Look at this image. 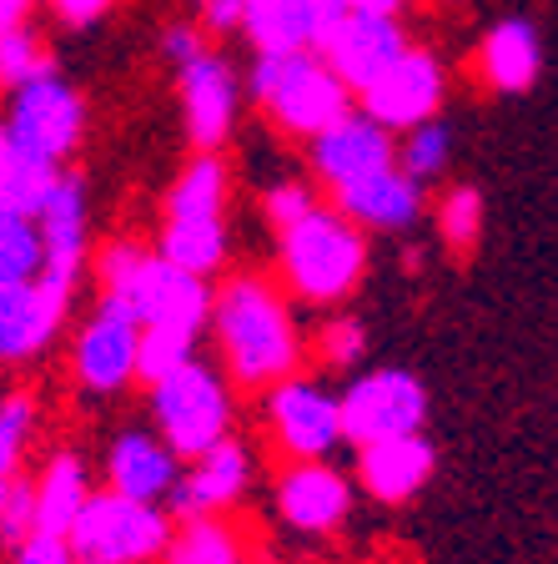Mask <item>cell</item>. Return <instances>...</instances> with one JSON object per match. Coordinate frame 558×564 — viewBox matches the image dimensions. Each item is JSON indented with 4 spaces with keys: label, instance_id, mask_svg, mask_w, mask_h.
I'll use <instances>...</instances> for the list:
<instances>
[{
    "label": "cell",
    "instance_id": "36",
    "mask_svg": "<svg viewBox=\"0 0 558 564\" xmlns=\"http://www.w3.org/2000/svg\"><path fill=\"white\" fill-rule=\"evenodd\" d=\"M31 534H35V479L31 474H15L11 505L0 514V544H6V550H21Z\"/></svg>",
    "mask_w": 558,
    "mask_h": 564
},
{
    "label": "cell",
    "instance_id": "41",
    "mask_svg": "<svg viewBox=\"0 0 558 564\" xmlns=\"http://www.w3.org/2000/svg\"><path fill=\"white\" fill-rule=\"evenodd\" d=\"M192 6H197L201 25H207V31H217V35L242 31V25H247V0H192Z\"/></svg>",
    "mask_w": 558,
    "mask_h": 564
},
{
    "label": "cell",
    "instance_id": "37",
    "mask_svg": "<svg viewBox=\"0 0 558 564\" xmlns=\"http://www.w3.org/2000/svg\"><path fill=\"white\" fill-rule=\"evenodd\" d=\"M146 262V247L131 242V237H117V242L101 247V258H96V278H101V293H121L131 278H136V268Z\"/></svg>",
    "mask_w": 558,
    "mask_h": 564
},
{
    "label": "cell",
    "instance_id": "5",
    "mask_svg": "<svg viewBox=\"0 0 558 564\" xmlns=\"http://www.w3.org/2000/svg\"><path fill=\"white\" fill-rule=\"evenodd\" d=\"M66 544L76 564H162L172 544V514L166 505H141V499L101 489L81 509Z\"/></svg>",
    "mask_w": 558,
    "mask_h": 564
},
{
    "label": "cell",
    "instance_id": "18",
    "mask_svg": "<svg viewBox=\"0 0 558 564\" xmlns=\"http://www.w3.org/2000/svg\"><path fill=\"white\" fill-rule=\"evenodd\" d=\"M313 147V166L322 176L327 187H352L362 176L383 172V166H397V152H393V131H383L372 117L362 111H348L338 127H327L322 137L307 141Z\"/></svg>",
    "mask_w": 558,
    "mask_h": 564
},
{
    "label": "cell",
    "instance_id": "29",
    "mask_svg": "<svg viewBox=\"0 0 558 564\" xmlns=\"http://www.w3.org/2000/svg\"><path fill=\"white\" fill-rule=\"evenodd\" d=\"M41 268H46V242H41L35 217L0 212V288L6 282H35Z\"/></svg>",
    "mask_w": 558,
    "mask_h": 564
},
{
    "label": "cell",
    "instance_id": "17",
    "mask_svg": "<svg viewBox=\"0 0 558 564\" xmlns=\"http://www.w3.org/2000/svg\"><path fill=\"white\" fill-rule=\"evenodd\" d=\"M433 474H438V448H433L428 434H407V438L358 448V489L387 509L418 499L433 484Z\"/></svg>",
    "mask_w": 558,
    "mask_h": 564
},
{
    "label": "cell",
    "instance_id": "26",
    "mask_svg": "<svg viewBox=\"0 0 558 564\" xmlns=\"http://www.w3.org/2000/svg\"><path fill=\"white\" fill-rule=\"evenodd\" d=\"M156 252L192 278H211L227 262V223L221 217H166Z\"/></svg>",
    "mask_w": 558,
    "mask_h": 564
},
{
    "label": "cell",
    "instance_id": "8",
    "mask_svg": "<svg viewBox=\"0 0 558 564\" xmlns=\"http://www.w3.org/2000/svg\"><path fill=\"white\" fill-rule=\"evenodd\" d=\"M262 419H267V434L292 464H313V458H327L342 438V403L338 393H327L322 383L292 373L282 378L277 388H267L262 399Z\"/></svg>",
    "mask_w": 558,
    "mask_h": 564
},
{
    "label": "cell",
    "instance_id": "45",
    "mask_svg": "<svg viewBox=\"0 0 558 564\" xmlns=\"http://www.w3.org/2000/svg\"><path fill=\"white\" fill-rule=\"evenodd\" d=\"M11 484H15V474H0V514H6V505H11Z\"/></svg>",
    "mask_w": 558,
    "mask_h": 564
},
{
    "label": "cell",
    "instance_id": "19",
    "mask_svg": "<svg viewBox=\"0 0 558 564\" xmlns=\"http://www.w3.org/2000/svg\"><path fill=\"white\" fill-rule=\"evenodd\" d=\"M182 479V458L162 444L156 429H127L106 448V489L141 505H166Z\"/></svg>",
    "mask_w": 558,
    "mask_h": 564
},
{
    "label": "cell",
    "instance_id": "44",
    "mask_svg": "<svg viewBox=\"0 0 558 564\" xmlns=\"http://www.w3.org/2000/svg\"><path fill=\"white\" fill-rule=\"evenodd\" d=\"M352 11H372V15H397L407 0H348Z\"/></svg>",
    "mask_w": 558,
    "mask_h": 564
},
{
    "label": "cell",
    "instance_id": "2",
    "mask_svg": "<svg viewBox=\"0 0 558 564\" xmlns=\"http://www.w3.org/2000/svg\"><path fill=\"white\" fill-rule=\"evenodd\" d=\"M256 106L292 137H322L352 111V91L338 82V70L322 61V51H267L252 66Z\"/></svg>",
    "mask_w": 558,
    "mask_h": 564
},
{
    "label": "cell",
    "instance_id": "27",
    "mask_svg": "<svg viewBox=\"0 0 558 564\" xmlns=\"http://www.w3.org/2000/svg\"><path fill=\"white\" fill-rule=\"evenodd\" d=\"M162 564H252V560H247V540L232 519H192V524L172 529Z\"/></svg>",
    "mask_w": 558,
    "mask_h": 564
},
{
    "label": "cell",
    "instance_id": "43",
    "mask_svg": "<svg viewBox=\"0 0 558 564\" xmlns=\"http://www.w3.org/2000/svg\"><path fill=\"white\" fill-rule=\"evenodd\" d=\"M35 15V0H0V35L25 31Z\"/></svg>",
    "mask_w": 558,
    "mask_h": 564
},
{
    "label": "cell",
    "instance_id": "40",
    "mask_svg": "<svg viewBox=\"0 0 558 564\" xmlns=\"http://www.w3.org/2000/svg\"><path fill=\"white\" fill-rule=\"evenodd\" d=\"M11 564H76V554L61 534H31L21 550H11Z\"/></svg>",
    "mask_w": 558,
    "mask_h": 564
},
{
    "label": "cell",
    "instance_id": "12",
    "mask_svg": "<svg viewBox=\"0 0 558 564\" xmlns=\"http://www.w3.org/2000/svg\"><path fill=\"white\" fill-rule=\"evenodd\" d=\"M252 469L256 458L242 438H221L217 448H207L201 458H192L176 479L172 499H166V514L176 524H192V519H221L227 509L252 489Z\"/></svg>",
    "mask_w": 558,
    "mask_h": 564
},
{
    "label": "cell",
    "instance_id": "7",
    "mask_svg": "<svg viewBox=\"0 0 558 564\" xmlns=\"http://www.w3.org/2000/svg\"><path fill=\"white\" fill-rule=\"evenodd\" d=\"M81 268L46 262L35 282H6L0 288V364H31L35 352H46L61 323L70 317Z\"/></svg>",
    "mask_w": 558,
    "mask_h": 564
},
{
    "label": "cell",
    "instance_id": "4",
    "mask_svg": "<svg viewBox=\"0 0 558 564\" xmlns=\"http://www.w3.org/2000/svg\"><path fill=\"white\" fill-rule=\"evenodd\" d=\"M152 393V423L162 444L172 448L182 464L201 458L207 448H217L221 438H232V383L217 373L211 364L192 358L186 368H176L172 378H162Z\"/></svg>",
    "mask_w": 558,
    "mask_h": 564
},
{
    "label": "cell",
    "instance_id": "21",
    "mask_svg": "<svg viewBox=\"0 0 558 564\" xmlns=\"http://www.w3.org/2000/svg\"><path fill=\"white\" fill-rule=\"evenodd\" d=\"M332 197H338V212L348 223L372 227V232H403L423 212V187L403 166H383V172L362 176L352 187H338Z\"/></svg>",
    "mask_w": 558,
    "mask_h": 564
},
{
    "label": "cell",
    "instance_id": "14",
    "mask_svg": "<svg viewBox=\"0 0 558 564\" xmlns=\"http://www.w3.org/2000/svg\"><path fill=\"white\" fill-rule=\"evenodd\" d=\"M407 31L397 15H372V11H348V21L332 31L322 46V61L338 70V82L352 96H362L372 82H383L387 70L407 56Z\"/></svg>",
    "mask_w": 558,
    "mask_h": 564
},
{
    "label": "cell",
    "instance_id": "35",
    "mask_svg": "<svg viewBox=\"0 0 558 564\" xmlns=\"http://www.w3.org/2000/svg\"><path fill=\"white\" fill-rule=\"evenodd\" d=\"M317 352H322L327 368H352V364H362V352H368V333H362L358 317H332V323H322V333H317Z\"/></svg>",
    "mask_w": 558,
    "mask_h": 564
},
{
    "label": "cell",
    "instance_id": "16",
    "mask_svg": "<svg viewBox=\"0 0 558 564\" xmlns=\"http://www.w3.org/2000/svg\"><path fill=\"white\" fill-rule=\"evenodd\" d=\"M348 0H247V41L256 56L267 51H322L342 21Z\"/></svg>",
    "mask_w": 558,
    "mask_h": 564
},
{
    "label": "cell",
    "instance_id": "3",
    "mask_svg": "<svg viewBox=\"0 0 558 564\" xmlns=\"http://www.w3.org/2000/svg\"><path fill=\"white\" fill-rule=\"evenodd\" d=\"M368 272L362 227L338 207H317L297 227L282 232V278L307 303H342Z\"/></svg>",
    "mask_w": 558,
    "mask_h": 564
},
{
    "label": "cell",
    "instance_id": "23",
    "mask_svg": "<svg viewBox=\"0 0 558 564\" xmlns=\"http://www.w3.org/2000/svg\"><path fill=\"white\" fill-rule=\"evenodd\" d=\"M478 70H483V82L503 96H518L538 82V70H544V46H538V31L528 21H499L489 35H483V46H478Z\"/></svg>",
    "mask_w": 558,
    "mask_h": 564
},
{
    "label": "cell",
    "instance_id": "13",
    "mask_svg": "<svg viewBox=\"0 0 558 564\" xmlns=\"http://www.w3.org/2000/svg\"><path fill=\"white\" fill-rule=\"evenodd\" d=\"M277 514L292 534H307V540H322V534H338L352 514V479L327 464V458H313V464H287L277 474Z\"/></svg>",
    "mask_w": 558,
    "mask_h": 564
},
{
    "label": "cell",
    "instance_id": "22",
    "mask_svg": "<svg viewBox=\"0 0 558 564\" xmlns=\"http://www.w3.org/2000/svg\"><path fill=\"white\" fill-rule=\"evenodd\" d=\"M91 469L76 448H56L35 474V534H61L66 540L81 509L91 505Z\"/></svg>",
    "mask_w": 558,
    "mask_h": 564
},
{
    "label": "cell",
    "instance_id": "28",
    "mask_svg": "<svg viewBox=\"0 0 558 564\" xmlns=\"http://www.w3.org/2000/svg\"><path fill=\"white\" fill-rule=\"evenodd\" d=\"M227 212V166L217 156H197L166 192V217H221Z\"/></svg>",
    "mask_w": 558,
    "mask_h": 564
},
{
    "label": "cell",
    "instance_id": "20",
    "mask_svg": "<svg viewBox=\"0 0 558 564\" xmlns=\"http://www.w3.org/2000/svg\"><path fill=\"white\" fill-rule=\"evenodd\" d=\"M182 117L186 141L197 147V156H217V147L232 137L237 121V76L221 56H201L182 66Z\"/></svg>",
    "mask_w": 558,
    "mask_h": 564
},
{
    "label": "cell",
    "instance_id": "33",
    "mask_svg": "<svg viewBox=\"0 0 558 564\" xmlns=\"http://www.w3.org/2000/svg\"><path fill=\"white\" fill-rule=\"evenodd\" d=\"M448 152H453V141H448V127L428 121V127H413L403 131V152H397V166H403L413 182H433V176L448 166Z\"/></svg>",
    "mask_w": 558,
    "mask_h": 564
},
{
    "label": "cell",
    "instance_id": "6",
    "mask_svg": "<svg viewBox=\"0 0 558 564\" xmlns=\"http://www.w3.org/2000/svg\"><path fill=\"white\" fill-rule=\"evenodd\" d=\"M338 403H342V438L352 448L423 434V423H428V388L407 368H368V373H358L342 388Z\"/></svg>",
    "mask_w": 558,
    "mask_h": 564
},
{
    "label": "cell",
    "instance_id": "38",
    "mask_svg": "<svg viewBox=\"0 0 558 564\" xmlns=\"http://www.w3.org/2000/svg\"><path fill=\"white\" fill-rule=\"evenodd\" d=\"M262 212H267V223L277 227V237H282L287 227H297L303 217H313L317 197H313V187H303V182H277V187L262 197Z\"/></svg>",
    "mask_w": 558,
    "mask_h": 564
},
{
    "label": "cell",
    "instance_id": "32",
    "mask_svg": "<svg viewBox=\"0 0 558 564\" xmlns=\"http://www.w3.org/2000/svg\"><path fill=\"white\" fill-rule=\"evenodd\" d=\"M46 76H56V61H51V51L41 46V35H35L31 25L0 35V86L21 91V86L46 82Z\"/></svg>",
    "mask_w": 558,
    "mask_h": 564
},
{
    "label": "cell",
    "instance_id": "9",
    "mask_svg": "<svg viewBox=\"0 0 558 564\" xmlns=\"http://www.w3.org/2000/svg\"><path fill=\"white\" fill-rule=\"evenodd\" d=\"M136 348H141V323L121 293H101L96 313L81 323L76 343H70V373L86 393H121L136 378Z\"/></svg>",
    "mask_w": 558,
    "mask_h": 564
},
{
    "label": "cell",
    "instance_id": "11",
    "mask_svg": "<svg viewBox=\"0 0 558 564\" xmlns=\"http://www.w3.org/2000/svg\"><path fill=\"white\" fill-rule=\"evenodd\" d=\"M21 147H31L35 156L46 162H66L86 137V101L81 91H70L61 76H46V82H31L15 91L11 117L0 121Z\"/></svg>",
    "mask_w": 558,
    "mask_h": 564
},
{
    "label": "cell",
    "instance_id": "34",
    "mask_svg": "<svg viewBox=\"0 0 558 564\" xmlns=\"http://www.w3.org/2000/svg\"><path fill=\"white\" fill-rule=\"evenodd\" d=\"M438 232L453 252H468V247L483 237V197L478 187H453L438 207Z\"/></svg>",
    "mask_w": 558,
    "mask_h": 564
},
{
    "label": "cell",
    "instance_id": "39",
    "mask_svg": "<svg viewBox=\"0 0 558 564\" xmlns=\"http://www.w3.org/2000/svg\"><path fill=\"white\" fill-rule=\"evenodd\" d=\"M162 51H166V56H172V66L182 70V66H192V61H201V56H207V41H201V31H197V25L176 21V25H166V35H162Z\"/></svg>",
    "mask_w": 558,
    "mask_h": 564
},
{
    "label": "cell",
    "instance_id": "24",
    "mask_svg": "<svg viewBox=\"0 0 558 564\" xmlns=\"http://www.w3.org/2000/svg\"><path fill=\"white\" fill-rule=\"evenodd\" d=\"M35 227H41V242H46V262L81 268L86 262V182L81 176L61 172L46 207L35 212Z\"/></svg>",
    "mask_w": 558,
    "mask_h": 564
},
{
    "label": "cell",
    "instance_id": "31",
    "mask_svg": "<svg viewBox=\"0 0 558 564\" xmlns=\"http://www.w3.org/2000/svg\"><path fill=\"white\" fill-rule=\"evenodd\" d=\"M197 358V338L192 333H172V328H141V348H136V383L156 388L162 378H172L176 368H186Z\"/></svg>",
    "mask_w": 558,
    "mask_h": 564
},
{
    "label": "cell",
    "instance_id": "15",
    "mask_svg": "<svg viewBox=\"0 0 558 564\" xmlns=\"http://www.w3.org/2000/svg\"><path fill=\"white\" fill-rule=\"evenodd\" d=\"M442 96H448V76H442L438 56L413 46L383 82L362 91V117H372L383 131H413L438 117Z\"/></svg>",
    "mask_w": 558,
    "mask_h": 564
},
{
    "label": "cell",
    "instance_id": "30",
    "mask_svg": "<svg viewBox=\"0 0 558 564\" xmlns=\"http://www.w3.org/2000/svg\"><path fill=\"white\" fill-rule=\"evenodd\" d=\"M35 429H41V403L35 393L15 388L0 399V474H21L25 448L35 444Z\"/></svg>",
    "mask_w": 558,
    "mask_h": 564
},
{
    "label": "cell",
    "instance_id": "42",
    "mask_svg": "<svg viewBox=\"0 0 558 564\" xmlns=\"http://www.w3.org/2000/svg\"><path fill=\"white\" fill-rule=\"evenodd\" d=\"M46 6H51V11H56L66 25H91V21H101V15L111 11L117 0H46Z\"/></svg>",
    "mask_w": 558,
    "mask_h": 564
},
{
    "label": "cell",
    "instance_id": "10",
    "mask_svg": "<svg viewBox=\"0 0 558 564\" xmlns=\"http://www.w3.org/2000/svg\"><path fill=\"white\" fill-rule=\"evenodd\" d=\"M121 297L131 303L141 328H172L201 338L211 328V297L217 293L207 288V278H192V272L172 268L162 252H146V262L121 288Z\"/></svg>",
    "mask_w": 558,
    "mask_h": 564
},
{
    "label": "cell",
    "instance_id": "25",
    "mask_svg": "<svg viewBox=\"0 0 558 564\" xmlns=\"http://www.w3.org/2000/svg\"><path fill=\"white\" fill-rule=\"evenodd\" d=\"M61 182V166L35 156L31 147L11 137L0 127V212H21V217H35L46 207L51 187Z\"/></svg>",
    "mask_w": 558,
    "mask_h": 564
},
{
    "label": "cell",
    "instance_id": "1",
    "mask_svg": "<svg viewBox=\"0 0 558 564\" xmlns=\"http://www.w3.org/2000/svg\"><path fill=\"white\" fill-rule=\"evenodd\" d=\"M211 333L221 348V368L237 388L267 393L303 364V333H297L287 297L277 282L256 278V272L221 282V293L211 297Z\"/></svg>",
    "mask_w": 558,
    "mask_h": 564
}]
</instances>
